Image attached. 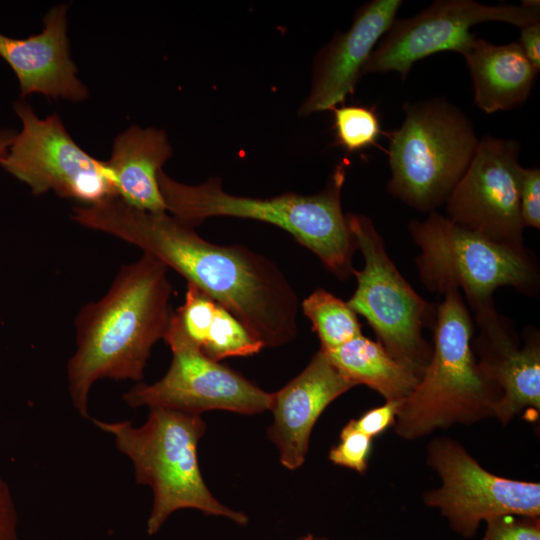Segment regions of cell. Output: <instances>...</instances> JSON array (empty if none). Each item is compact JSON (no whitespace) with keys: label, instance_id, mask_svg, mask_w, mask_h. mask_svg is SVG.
Segmentation results:
<instances>
[{"label":"cell","instance_id":"obj_31","mask_svg":"<svg viewBox=\"0 0 540 540\" xmlns=\"http://www.w3.org/2000/svg\"><path fill=\"white\" fill-rule=\"evenodd\" d=\"M298 540H326L325 538L315 537L312 534H308L306 536H303L299 538Z\"/></svg>","mask_w":540,"mask_h":540},{"label":"cell","instance_id":"obj_7","mask_svg":"<svg viewBox=\"0 0 540 540\" xmlns=\"http://www.w3.org/2000/svg\"><path fill=\"white\" fill-rule=\"evenodd\" d=\"M409 231L420 248L416 265L422 283L442 294L462 290L474 313L495 307L493 293L500 287L528 295L539 288L537 263L524 246L494 242L435 211L423 221L412 220Z\"/></svg>","mask_w":540,"mask_h":540},{"label":"cell","instance_id":"obj_13","mask_svg":"<svg viewBox=\"0 0 540 540\" xmlns=\"http://www.w3.org/2000/svg\"><path fill=\"white\" fill-rule=\"evenodd\" d=\"M430 459L442 485L427 495L426 502L438 507L463 537H473L481 521L500 515L539 517L538 483L496 476L448 440L431 445Z\"/></svg>","mask_w":540,"mask_h":540},{"label":"cell","instance_id":"obj_17","mask_svg":"<svg viewBox=\"0 0 540 540\" xmlns=\"http://www.w3.org/2000/svg\"><path fill=\"white\" fill-rule=\"evenodd\" d=\"M67 10V4L53 7L44 18L43 30L27 38L0 33V57L14 71L23 97L40 93L75 102L87 98L70 56Z\"/></svg>","mask_w":540,"mask_h":540},{"label":"cell","instance_id":"obj_11","mask_svg":"<svg viewBox=\"0 0 540 540\" xmlns=\"http://www.w3.org/2000/svg\"><path fill=\"white\" fill-rule=\"evenodd\" d=\"M539 1L488 5L474 0H437L409 18L395 19L368 58L362 75L396 72L405 79L413 64L427 56L454 51L462 56L476 36L470 28L499 21L519 28L540 22Z\"/></svg>","mask_w":540,"mask_h":540},{"label":"cell","instance_id":"obj_24","mask_svg":"<svg viewBox=\"0 0 540 540\" xmlns=\"http://www.w3.org/2000/svg\"><path fill=\"white\" fill-rule=\"evenodd\" d=\"M372 439L355 429L350 422L342 429L339 443L329 453L336 465L364 473L367 469Z\"/></svg>","mask_w":540,"mask_h":540},{"label":"cell","instance_id":"obj_10","mask_svg":"<svg viewBox=\"0 0 540 540\" xmlns=\"http://www.w3.org/2000/svg\"><path fill=\"white\" fill-rule=\"evenodd\" d=\"M163 339L172 352L169 369L158 381L138 382L125 392L123 401L129 407L166 408L199 415L209 410L245 415L270 410L272 393L205 356L187 336L176 313H172Z\"/></svg>","mask_w":540,"mask_h":540},{"label":"cell","instance_id":"obj_30","mask_svg":"<svg viewBox=\"0 0 540 540\" xmlns=\"http://www.w3.org/2000/svg\"><path fill=\"white\" fill-rule=\"evenodd\" d=\"M16 133L17 132L12 129H0V160L7 153Z\"/></svg>","mask_w":540,"mask_h":540},{"label":"cell","instance_id":"obj_26","mask_svg":"<svg viewBox=\"0 0 540 540\" xmlns=\"http://www.w3.org/2000/svg\"><path fill=\"white\" fill-rule=\"evenodd\" d=\"M520 211L524 226L540 228V171L521 168L519 184Z\"/></svg>","mask_w":540,"mask_h":540},{"label":"cell","instance_id":"obj_21","mask_svg":"<svg viewBox=\"0 0 540 540\" xmlns=\"http://www.w3.org/2000/svg\"><path fill=\"white\" fill-rule=\"evenodd\" d=\"M323 352L354 386L364 384L387 401H405L423 372L395 357L379 341H372L363 334Z\"/></svg>","mask_w":540,"mask_h":540},{"label":"cell","instance_id":"obj_4","mask_svg":"<svg viewBox=\"0 0 540 540\" xmlns=\"http://www.w3.org/2000/svg\"><path fill=\"white\" fill-rule=\"evenodd\" d=\"M92 422L109 434L117 450L129 458L135 481L151 487L153 504L146 522L149 536L157 534L168 518L181 509L226 517L242 526L248 523L246 514L218 501L204 482L197 454L206 431L201 415L152 408L140 426L128 420L93 418Z\"/></svg>","mask_w":540,"mask_h":540},{"label":"cell","instance_id":"obj_12","mask_svg":"<svg viewBox=\"0 0 540 540\" xmlns=\"http://www.w3.org/2000/svg\"><path fill=\"white\" fill-rule=\"evenodd\" d=\"M520 147L515 139L485 136L479 140L446 201L451 221L494 242L523 247Z\"/></svg>","mask_w":540,"mask_h":540},{"label":"cell","instance_id":"obj_27","mask_svg":"<svg viewBox=\"0 0 540 540\" xmlns=\"http://www.w3.org/2000/svg\"><path fill=\"white\" fill-rule=\"evenodd\" d=\"M403 402L387 401L384 405L367 411L359 419L349 422L355 429L372 439L394 423Z\"/></svg>","mask_w":540,"mask_h":540},{"label":"cell","instance_id":"obj_3","mask_svg":"<svg viewBox=\"0 0 540 540\" xmlns=\"http://www.w3.org/2000/svg\"><path fill=\"white\" fill-rule=\"evenodd\" d=\"M345 175L342 162L319 193H286L270 198L229 194L218 178L187 185L163 170L158 183L166 211L181 222L194 228L207 218L227 216L273 224L314 253L336 277L346 279L355 270L352 260L357 246L341 205Z\"/></svg>","mask_w":540,"mask_h":540},{"label":"cell","instance_id":"obj_6","mask_svg":"<svg viewBox=\"0 0 540 540\" xmlns=\"http://www.w3.org/2000/svg\"><path fill=\"white\" fill-rule=\"evenodd\" d=\"M404 111L390 138L387 190L414 209L432 212L446 203L479 139L467 115L442 98L406 103Z\"/></svg>","mask_w":540,"mask_h":540},{"label":"cell","instance_id":"obj_28","mask_svg":"<svg viewBox=\"0 0 540 540\" xmlns=\"http://www.w3.org/2000/svg\"><path fill=\"white\" fill-rule=\"evenodd\" d=\"M0 540H19L18 513L8 483L0 476Z\"/></svg>","mask_w":540,"mask_h":540},{"label":"cell","instance_id":"obj_16","mask_svg":"<svg viewBox=\"0 0 540 540\" xmlns=\"http://www.w3.org/2000/svg\"><path fill=\"white\" fill-rule=\"evenodd\" d=\"M352 387L319 349L300 374L272 393L270 410L274 421L268 436L284 467L295 470L304 463L317 419L332 401Z\"/></svg>","mask_w":540,"mask_h":540},{"label":"cell","instance_id":"obj_9","mask_svg":"<svg viewBox=\"0 0 540 540\" xmlns=\"http://www.w3.org/2000/svg\"><path fill=\"white\" fill-rule=\"evenodd\" d=\"M13 109L22 129L0 160L6 172L37 196L53 190L84 206L117 196L107 162L85 152L57 114L41 119L24 100H17Z\"/></svg>","mask_w":540,"mask_h":540},{"label":"cell","instance_id":"obj_1","mask_svg":"<svg viewBox=\"0 0 540 540\" xmlns=\"http://www.w3.org/2000/svg\"><path fill=\"white\" fill-rule=\"evenodd\" d=\"M71 218L152 255L234 315L264 347L293 341L299 300L275 263L240 245H219L167 212L129 206L115 196L73 208Z\"/></svg>","mask_w":540,"mask_h":540},{"label":"cell","instance_id":"obj_23","mask_svg":"<svg viewBox=\"0 0 540 540\" xmlns=\"http://www.w3.org/2000/svg\"><path fill=\"white\" fill-rule=\"evenodd\" d=\"M333 112L336 139L348 152L367 148L381 133L378 116L371 108L342 105Z\"/></svg>","mask_w":540,"mask_h":540},{"label":"cell","instance_id":"obj_2","mask_svg":"<svg viewBox=\"0 0 540 540\" xmlns=\"http://www.w3.org/2000/svg\"><path fill=\"white\" fill-rule=\"evenodd\" d=\"M172 291L167 266L143 253L120 269L101 299L80 310L66 375L81 417L90 418L89 393L98 380H142L151 350L168 328Z\"/></svg>","mask_w":540,"mask_h":540},{"label":"cell","instance_id":"obj_22","mask_svg":"<svg viewBox=\"0 0 540 540\" xmlns=\"http://www.w3.org/2000/svg\"><path fill=\"white\" fill-rule=\"evenodd\" d=\"M323 351L342 346L362 334L357 313L347 302L324 289H316L301 303Z\"/></svg>","mask_w":540,"mask_h":540},{"label":"cell","instance_id":"obj_18","mask_svg":"<svg viewBox=\"0 0 540 540\" xmlns=\"http://www.w3.org/2000/svg\"><path fill=\"white\" fill-rule=\"evenodd\" d=\"M172 153L162 130L131 126L119 134L107 161L117 197L136 209L167 212L158 174Z\"/></svg>","mask_w":540,"mask_h":540},{"label":"cell","instance_id":"obj_19","mask_svg":"<svg viewBox=\"0 0 540 540\" xmlns=\"http://www.w3.org/2000/svg\"><path fill=\"white\" fill-rule=\"evenodd\" d=\"M463 57L479 109L486 113L505 111L519 107L528 99L538 70L518 42L495 45L476 37Z\"/></svg>","mask_w":540,"mask_h":540},{"label":"cell","instance_id":"obj_14","mask_svg":"<svg viewBox=\"0 0 540 540\" xmlns=\"http://www.w3.org/2000/svg\"><path fill=\"white\" fill-rule=\"evenodd\" d=\"M479 334L474 340L479 367L499 392L494 414L504 423L524 408L540 409L539 335L525 333L519 347L511 321L495 307L475 313Z\"/></svg>","mask_w":540,"mask_h":540},{"label":"cell","instance_id":"obj_8","mask_svg":"<svg viewBox=\"0 0 540 540\" xmlns=\"http://www.w3.org/2000/svg\"><path fill=\"white\" fill-rule=\"evenodd\" d=\"M346 221L364 257L363 269L353 271L357 288L348 305L368 321L390 353L423 371L432 354L423 330L434 327L437 306L405 280L369 217L348 213Z\"/></svg>","mask_w":540,"mask_h":540},{"label":"cell","instance_id":"obj_29","mask_svg":"<svg viewBox=\"0 0 540 540\" xmlns=\"http://www.w3.org/2000/svg\"><path fill=\"white\" fill-rule=\"evenodd\" d=\"M524 55L535 67L540 69V22L520 28L518 41Z\"/></svg>","mask_w":540,"mask_h":540},{"label":"cell","instance_id":"obj_5","mask_svg":"<svg viewBox=\"0 0 540 540\" xmlns=\"http://www.w3.org/2000/svg\"><path fill=\"white\" fill-rule=\"evenodd\" d=\"M443 296L437 306L430 360L398 412L396 430L408 439L494 413L500 397L475 357L474 323L460 291L451 288Z\"/></svg>","mask_w":540,"mask_h":540},{"label":"cell","instance_id":"obj_20","mask_svg":"<svg viewBox=\"0 0 540 540\" xmlns=\"http://www.w3.org/2000/svg\"><path fill=\"white\" fill-rule=\"evenodd\" d=\"M175 313L187 336L214 361L250 356L264 348L234 315L192 284L187 283L185 301Z\"/></svg>","mask_w":540,"mask_h":540},{"label":"cell","instance_id":"obj_25","mask_svg":"<svg viewBox=\"0 0 540 540\" xmlns=\"http://www.w3.org/2000/svg\"><path fill=\"white\" fill-rule=\"evenodd\" d=\"M482 540H540L539 517L500 515L486 521Z\"/></svg>","mask_w":540,"mask_h":540},{"label":"cell","instance_id":"obj_15","mask_svg":"<svg viewBox=\"0 0 540 540\" xmlns=\"http://www.w3.org/2000/svg\"><path fill=\"white\" fill-rule=\"evenodd\" d=\"M401 0H372L356 12L352 25L317 55L312 86L300 108L307 116L341 104L362 76L373 49L396 19Z\"/></svg>","mask_w":540,"mask_h":540}]
</instances>
